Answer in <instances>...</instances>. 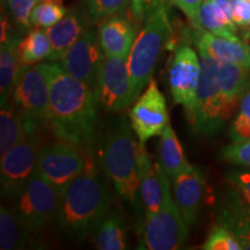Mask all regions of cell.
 I'll return each instance as SVG.
<instances>
[{"mask_svg":"<svg viewBox=\"0 0 250 250\" xmlns=\"http://www.w3.org/2000/svg\"><path fill=\"white\" fill-rule=\"evenodd\" d=\"M49 87V122L61 142L93 160L99 143L98 95L93 87L68 74L58 62H40Z\"/></svg>","mask_w":250,"mask_h":250,"instance_id":"cell-1","label":"cell"},{"mask_svg":"<svg viewBox=\"0 0 250 250\" xmlns=\"http://www.w3.org/2000/svg\"><path fill=\"white\" fill-rule=\"evenodd\" d=\"M111 202L107 183L96 170L93 160L61 196L56 223L68 237L83 240L108 213Z\"/></svg>","mask_w":250,"mask_h":250,"instance_id":"cell-2","label":"cell"},{"mask_svg":"<svg viewBox=\"0 0 250 250\" xmlns=\"http://www.w3.org/2000/svg\"><path fill=\"white\" fill-rule=\"evenodd\" d=\"M132 132L131 124L125 118H118L99 138V153L104 173L118 196L134 210H140L138 144Z\"/></svg>","mask_w":250,"mask_h":250,"instance_id":"cell-3","label":"cell"},{"mask_svg":"<svg viewBox=\"0 0 250 250\" xmlns=\"http://www.w3.org/2000/svg\"><path fill=\"white\" fill-rule=\"evenodd\" d=\"M171 35L173 28L165 1L145 21L127 56V68L134 101L151 81L162 52L169 48Z\"/></svg>","mask_w":250,"mask_h":250,"instance_id":"cell-4","label":"cell"},{"mask_svg":"<svg viewBox=\"0 0 250 250\" xmlns=\"http://www.w3.org/2000/svg\"><path fill=\"white\" fill-rule=\"evenodd\" d=\"M169 181L164 170V197L160 208L154 214L145 217L138 249L176 250L187 243L189 227L174 201Z\"/></svg>","mask_w":250,"mask_h":250,"instance_id":"cell-5","label":"cell"},{"mask_svg":"<svg viewBox=\"0 0 250 250\" xmlns=\"http://www.w3.org/2000/svg\"><path fill=\"white\" fill-rule=\"evenodd\" d=\"M201 77L197 87L196 103L191 121L192 129L199 136H215L229 120L221 93L218 76V62L199 55Z\"/></svg>","mask_w":250,"mask_h":250,"instance_id":"cell-6","label":"cell"},{"mask_svg":"<svg viewBox=\"0 0 250 250\" xmlns=\"http://www.w3.org/2000/svg\"><path fill=\"white\" fill-rule=\"evenodd\" d=\"M61 196L54 186L36 174L13 199V210L28 232L37 235L56 219Z\"/></svg>","mask_w":250,"mask_h":250,"instance_id":"cell-7","label":"cell"},{"mask_svg":"<svg viewBox=\"0 0 250 250\" xmlns=\"http://www.w3.org/2000/svg\"><path fill=\"white\" fill-rule=\"evenodd\" d=\"M12 103L20 111L28 133L49 122V87L40 64L24 70L12 94Z\"/></svg>","mask_w":250,"mask_h":250,"instance_id":"cell-8","label":"cell"},{"mask_svg":"<svg viewBox=\"0 0 250 250\" xmlns=\"http://www.w3.org/2000/svg\"><path fill=\"white\" fill-rule=\"evenodd\" d=\"M40 149L36 132H31L2 156L0 167L2 198L13 201L35 176Z\"/></svg>","mask_w":250,"mask_h":250,"instance_id":"cell-9","label":"cell"},{"mask_svg":"<svg viewBox=\"0 0 250 250\" xmlns=\"http://www.w3.org/2000/svg\"><path fill=\"white\" fill-rule=\"evenodd\" d=\"M88 159L70 144L61 142L40 149L36 174L62 193L86 169Z\"/></svg>","mask_w":250,"mask_h":250,"instance_id":"cell-10","label":"cell"},{"mask_svg":"<svg viewBox=\"0 0 250 250\" xmlns=\"http://www.w3.org/2000/svg\"><path fill=\"white\" fill-rule=\"evenodd\" d=\"M201 77V61L191 46L181 44L175 50L168 66V85L174 103L182 105L191 121Z\"/></svg>","mask_w":250,"mask_h":250,"instance_id":"cell-11","label":"cell"},{"mask_svg":"<svg viewBox=\"0 0 250 250\" xmlns=\"http://www.w3.org/2000/svg\"><path fill=\"white\" fill-rule=\"evenodd\" d=\"M99 103L109 112H121L134 102L127 57L104 56L95 88Z\"/></svg>","mask_w":250,"mask_h":250,"instance_id":"cell-12","label":"cell"},{"mask_svg":"<svg viewBox=\"0 0 250 250\" xmlns=\"http://www.w3.org/2000/svg\"><path fill=\"white\" fill-rule=\"evenodd\" d=\"M129 117L140 144H146L164 132L169 123V115L165 95L154 79H151L145 90L134 101Z\"/></svg>","mask_w":250,"mask_h":250,"instance_id":"cell-13","label":"cell"},{"mask_svg":"<svg viewBox=\"0 0 250 250\" xmlns=\"http://www.w3.org/2000/svg\"><path fill=\"white\" fill-rule=\"evenodd\" d=\"M104 56L98 31L88 29L58 62L68 74L95 89Z\"/></svg>","mask_w":250,"mask_h":250,"instance_id":"cell-14","label":"cell"},{"mask_svg":"<svg viewBox=\"0 0 250 250\" xmlns=\"http://www.w3.org/2000/svg\"><path fill=\"white\" fill-rule=\"evenodd\" d=\"M189 37L198 49L199 55L210 57L217 62H229L250 68V44L239 37L227 39L218 36L205 29L192 27Z\"/></svg>","mask_w":250,"mask_h":250,"instance_id":"cell-15","label":"cell"},{"mask_svg":"<svg viewBox=\"0 0 250 250\" xmlns=\"http://www.w3.org/2000/svg\"><path fill=\"white\" fill-rule=\"evenodd\" d=\"M204 190L205 181L202 171L190 164L171 180V195L189 228L195 226L198 220Z\"/></svg>","mask_w":250,"mask_h":250,"instance_id":"cell-16","label":"cell"},{"mask_svg":"<svg viewBox=\"0 0 250 250\" xmlns=\"http://www.w3.org/2000/svg\"><path fill=\"white\" fill-rule=\"evenodd\" d=\"M139 175L140 201L144 210V218L154 214L160 208L164 197L162 174L164 169L160 164H153L145 144L138 143L137 153Z\"/></svg>","mask_w":250,"mask_h":250,"instance_id":"cell-17","label":"cell"},{"mask_svg":"<svg viewBox=\"0 0 250 250\" xmlns=\"http://www.w3.org/2000/svg\"><path fill=\"white\" fill-rule=\"evenodd\" d=\"M137 24L125 15H114L101 20L98 28L100 44L105 56L127 57L137 37Z\"/></svg>","mask_w":250,"mask_h":250,"instance_id":"cell-18","label":"cell"},{"mask_svg":"<svg viewBox=\"0 0 250 250\" xmlns=\"http://www.w3.org/2000/svg\"><path fill=\"white\" fill-rule=\"evenodd\" d=\"M88 15L79 9L72 8L61 21L46 28L45 31L52 46L48 61L59 62L64 57L71 46L88 30Z\"/></svg>","mask_w":250,"mask_h":250,"instance_id":"cell-19","label":"cell"},{"mask_svg":"<svg viewBox=\"0 0 250 250\" xmlns=\"http://www.w3.org/2000/svg\"><path fill=\"white\" fill-rule=\"evenodd\" d=\"M217 224L228 228L242 248L250 250V206L230 186L217 208Z\"/></svg>","mask_w":250,"mask_h":250,"instance_id":"cell-20","label":"cell"},{"mask_svg":"<svg viewBox=\"0 0 250 250\" xmlns=\"http://www.w3.org/2000/svg\"><path fill=\"white\" fill-rule=\"evenodd\" d=\"M218 76L228 118L233 116L242 96L250 88V68L218 62Z\"/></svg>","mask_w":250,"mask_h":250,"instance_id":"cell-21","label":"cell"},{"mask_svg":"<svg viewBox=\"0 0 250 250\" xmlns=\"http://www.w3.org/2000/svg\"><path fill=\"white\" fill-rule=\"evenodd\" d=\"M20 39L12 37L7 42L1 43L0 50V102L1 105L9 101L19 79L28 67L23 65L19 52Z\"/></svg>","mask_w":250,"mask_h":250,"instance_id":"cell-22","label":"cell"},{"mask_svg":"<svg viewBox=\"0 0 250 250\" xmlns=\"http://www.w3.org/2000/svg\"><path fill=\"white\" fill-rule=\"evenodd\" d=\"M159 144V164L165 170L166 175L170 181L175 179L181 171H183L189 165L187 161L182 145H181L176 133L168 123L161 134Z\"/></svg>","mask_w":250,"mask_h":250,"instance_id":"cell-23","label":"cell"},{"mask_svg":"<svg viewBox=\"0 0 250 250\" xmlns=\"http://www.w3.org/2000/svg\"><path fill=\"white\" fill-rule=\"evenodd\" d=\"M27 133L23 118L12 101L2 104L0 111V156L7 154Z\"/></svg>","mask_w":250,"mask_h":250,"instance_id":"cell-24","label":"cell"},{"mask_svg":"<svg viewBox=\"0 0 250 250\" xmlns=\"http://www.w3.org/2000/svg\"><path fill=\"white\" fill-rule=\"evenodd\" d=\"M94 241L100 250H124L127 248L125 224L117 213H107L94 229Z\"/></svg>","mask_w":250,"mask_h":250,"instance_id":"cell-25","label":"cell"},{"mask_svg":"<svg viewBox=\"0 0 250 250\" xmlns=\"http://www.w3.org/2000/svg\"><path fill=\"white\" fill-rule=\"evenodd\" d=\"M33 235L19 220L13 208L0 206V249L14 250L26 248Z\"/></svg>","mask_w":250,"mask_h":250,"instance_id":"cell-26","label":"cell"},{"mask_svg":"<svg viewBox=\"0 0 250 250\" xmlns=\"http://www.w3.org/2000/svg\"><path fill=\"white\" fill-rule=\"evenodd\" d=\"M19 52L21 62L27 66L40 64L44 59H49L52 46L45 29L34 27L27 31V35L20 41Z\"/></svg>","mask_w":250,"mask_h":250,"instance_id":"cell-27","label":"cell"},{"mask_svg":"<svg viewBox=\"0 0 250 250\" xmlns=\"http://www.w3.org/2000/svg\"><path fill=\"white\" fill-rule=\"evenodd\" d=\"M199 24L214 35L235 39L236 27L233 20L220 7L213 4L211 0H204L199 12Z\"/></svg>","mask_w":250,"mask_h":250,"instance_id":"cell-28","label":"cell"},{"mask_svg":"<svg viewBox=\"0 0 250 250\" xmlns=\"http://www.w3.org/2000/svg\"><path fill=\"white\" fill-rule=\"evenodd\" d=\"M67 13V9L57 0H40L30 15L31 27L46 28L54 26Z\"/></svg>","mask_w":250,"mask_h":250,"instance_id":"cell-29","label":"cell"},{"mask_svg":"<svg viewBox=\"0 0 250 250\" xmlns=\"http://www.w3.org/2000/svg\"><path fill=\"white\" fill-rule=\"evenodd\" d=\"M230 142H242L250 138V88L240 101L235 115L228 129Z\"/></svg>","mask_w":250,"mask_h":250,"instance_id":"cell-30","label":"cell"},{"mask_svg":"<svg viewBox=\"0 0 250 250\" xmlns=\"http://www.w3.org/2000/svg\"><path fill=\"white\" fill-rule=\"evenodd\" d=\"M86 14L90 20H103V19L123 15L130 8V0H83Z\"/></svg>","mask_w":250,"mask_h":250,"instance_id":"cell-31","label":"cell"},{"mask_svg":"<svg viewBox=\"0 0 250 250\" xmlns=\"http://www.w3.org/2000/svg\"><path fill=\"white\" fill-rule=\"evenodd\" d=\"M205 250H241L242 245L239 239L223 225L217 224L208 233V239L202 246Z\"/></svg>","mask_w":250,"mask_h":250,"instance_id":"cell-32","label":"cell"},{"mask_svg":"<svg viewBox=\"0 0 250 250\" xmlns=\"http://www.w3.org/2000/svg\"><path fill=\"white\" fill-rule=\"evenodd\" d=\"M40 0H2L6 11L11 15L21 33L29 31L31 28L30 15Z\"/></svg>","mask_w":250,"mask_h":250,"instance_id":"cell-33","label":"cell"},{"mask_svg":"<svg viewBox=\"0 0 250 250\" xmlns=\"http://www.w3.org/2000/svg\"><path fill=\"white\" fill-rule=\"evenodd\" d=\"M220 158L232 165L250 169V138L230 143L220 151Z\"/></svg>","mask_w":250,"mask_h":250,"instance_id":"cell-34","label":"cell"},{"mask_svg":"<svg viewBox=\"0 0 250 250\" xmlns=\"http://www.w3.org/2000/svg\"><path fill=\"white\" fill-rule=\"evenodd\" d=\"M229 186L250 206V169H232L226 174Z\"/></svg>","mask_w":250,"mask_h":250,"instance_id":"cell-35","label":"cell"},{"mask_svg":"<svg viewBox=\"0 0 250 250\" xmlns=\"http://www.w3.org/2000/svg\"><path fill=\"white\" fill-rule=\"evenodd\" d=\"M166 0H130V13L137 24L145 22L154 9Z\"/></svg>","mask_w":250,"mask_h":250,"instance_id":"cell-36","label":"cell"},{"mask_svg":"<svg viewBox=\"0 0 250 250\" xmlns=\"http://www.w3.org/2000/svg\"><path fill=\"white\" fill-rule=\"evenodd\" d=\"M169 2L183 12L191 27L202 29L199 24V12L204 0H169Z\"/></svg>","mask_w":250,"mask_h":250,"instance_id":"cell-37","label":"cell"},{"mask_svg":"<svg viewBox=\"0 0 250 250\" xmlns=\"http://www.w3.org/2000/svg\"><path fill=\"white\" fill-rule=\"evenodd\" d=\"M232 19L239 27H250V0H229Z\"/></svg>","mask_w":250,"mask_h":250,"instance_id":"cell-38","label":"cell"},{"mask_svg":"<svg viewBox=\"0 0 250 250\" xmlns=\"http://www.w3.org/2000/svg\"><path fill=\"white\" fill-rule=\"evenodd\" d=\"M243 39L246 40V42L248 43V44H250V29L246 30L245 33H243Z\"/></svg>","mask_w":250,"mask_h":250,"instance_id":"cell-39","label":"cell"},{"mask_svg":"<svg viewBox=\"0 0 250 250\" xmlns=\"http://www.w3.org/2000/svg\"><path fill=\"white\" fill-rule=\"evenodd\" d=\"M57 1H62V0H57Z\"/></svg>","mask_w":250,"mask_h":250,"instance_id":"cell-40","label":"cell"}]
</instances>
